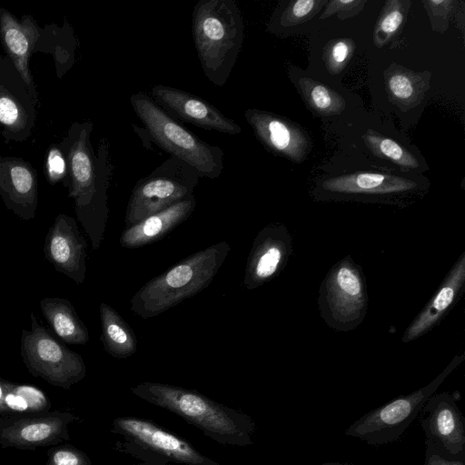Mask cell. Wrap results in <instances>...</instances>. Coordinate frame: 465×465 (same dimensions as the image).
I'll return each instance as SVG.
<instances>
[{
  "mask_svg": "<svg viewBox=\"0 0 465 465\" xmlns=\"http://www.w3.org/2000/svg\"><path fill=\"white\" fill-rule=\"evenodd\" d=\"M93 124H75L70 132L66 153L69 197L74 200L75 213L92 249L98 250L108 219L107 190L113 174L109 143L100 141L95 155L90 143Z\"/></svg>",
  "mask_w": 465,
  "mask_h": 465,
  "instance_id": "cell-1",
  "label": "cell"
},
{
  "mask_svg": "<svg viewBox=\"0 0 465 465\" xmlns=\"http://www.w3.org/2000/svg\"><path fill=\"white\" fill-rule=\"evenodd\" d=\"M131 391L138 398L183 418L219 444L234 447L253 444L256 427L251 416L218 403L195 390L143 381L132 387Z\"/></svg>",
  "mask_w": 465,
  "mask_h": 465,
  "instance_id": "cell-2",
  "label": "cell"
},
{
  "mask_svg": "<svg viewBox=\"0 0 465 465\" xmlns=\"http://www.w3.org/2000/svg\"><path fill=\"white\" fill-rule=\"evenodd\" d=\"M230 250L223 241L184 258L143 285L132 297L130 310L149 319L194 296L213 282Z\"/></svg>",
  "mask_w": 465,
  "mask_h": 465,
  "instance_id": "cell-3",
  "label": "cell"
},
{
  "mask_svg": "<svg viewBox=\"0 0 465 465\" xmlns=\"http://www.w3.org/2000/svg\"><path fill=\"white\" fill-rule=\"evenodd\" d=\"M193 37L206 78L222 87L241 52L244 26L233 0H200L193 11Z\"/></svg>",
  "mask_w": 465,
  "mask_h": 465,
  "instance_id": "cell-4",
  "label": "cell"
},
{
  "mask_svg": "<svg viewBox=\"0 0 465 465\" xmlns=\"http://www.w3.org/2000/svg\"><path fill=\"white\" fill-rule=\"evenodd\" d=\"M130 102L151 140L160 148L193 167L200 177L218 178L223 169V152L205 143L176 122L144 92L134 94Z\"/></svg>",
  "mask_w": 465,
  "mask_h": 465,
  "instance_id": "cell-5",
  "label": "cell"
},
{
  "mask_svg": "<svg viewBox=\"0 0 465 465\" xmlns=\"http://www.w3.org/2000/svg\"><path fill=\"white\" fill-rule=\"evenodd\" d=\"M111 431L119 437L114 448L134 459V465H221L150 420L118 417L112 421Z\"/></svg>",
  "mask_w": 465,
  "mask_h": 465,
  "instance_id": "cell-6",
  "label": "cell"
},
{
  "mask_svg": "<svg viewBox=\"0 0 465 465\" xmlns=\"http://www.w3.org/2000/svg\"><path fill=\"white\" fill-rule=\"evenodd\" d=\"M463 360L464 355H456L429 384L364 414L345 430V435L360 439L371 445H382L397 440L422 411L429 398Z\"/></svg>",
  "mask_w": 465,
  "mask_h": 465,
  "instance_id": "cell-7",
  "label": "cell"
},
{
  "mask_svg": "<svg viewBox=\"0 0 465 465\" xmlns=\"http://www.w3.org/2000/svg\"><path fill=\"white\" fill-rule=\"evenodd\" d=\"M199 179L193 167L170 156L134 185L126 207L125 228L193 195Z\"/></svg>",
  "mask_w": 465,
  "mask_h": 465,
  "instance_id": "cell-8",
  "label": "cell"
},
{
  "mask_svg": "<svg viewBox=\"0 0 465 465\" xmlns=\"http://www.w3.org/2000/svg\"><path fill=\"white\" fill-rule=\"evenodd\" d=\"M319 293L320 313L330 327L348 331L362 322L368 303L365 279L351 257L331 268Z\"/></svg>",
  "mask_w": 465,
  "mask_h": 465,
  "instance_id": "cell-9",
  "label": "cell"
},
{
  "mask_svg": "<svg viewBox=\"0 0 465 465\" xmlns=\"http://www.w3.org/2000/svg\"><path fill=\"white\" fill-rule=\"evenodd\" d=\"M31 329L23 330L22 360L34 376L49 384L67 390L86 375L82 356L60 343L31 313Z\"/></svg>",
  "mask_w": 465,
  "mask_h": 465,
  "instance_id": "cell-10",
  "label": "cell"
},
{
  "mask_svg": "<svg viewBox=\"0 0 465 465\" xmlns=\"http://www.w3.org/2000/svg\"><path fill=\"white\" fill-rule=\"evenodd\" d=\"M80 420L71 411L0 416V446L23 450L57 446L70 439L69 425Z\"/></svg>",
  "mask_w": 465,
  "mask_h": 465,
  "instance_id": "cell-11",
  "label": "cell"
},
{
  "mask_svg": "<svg viewBox=\"0 0 465 465\" xmlns=\"http://www.w3.org/2000/svg\"><path fill=\"white\" fill-rule=\"evenodd\" d=\"M292 251V236L285 225L273 223L263 227L253 240L242 286L253 290L274 279L286 265Z\"/></svg>",
  "mask_w": 465,
  "mask_h": 465,
  "instance_id": "cell-12",
  "label": "cell"
},
{
  "mask_svg": "<svg viewBox=\"0 0 465 465\" xmlns=\"http://www.w3.org/2000/svg\"><path fill=\"white\" fill-rule=\"evenodd\" d=\"M86 250L87 242L76 221L66 214H58L45 236V259L57 272L82 284L86 273Z\"/></svg>",
  "mask_w": 465,
  "mask_h": 465,
  "instance_id": "cell-13",
  "label": "cell"
},
{
  "mask_svg": "<svg viewBox=\"0 0 465 465\" xmlns=\"http://www.w3.org/2000/svg\"><path fill=\"white\" fill-rule=\"evenodd\" d=\"M153 101L167 113L209 131L237 134L241 127L203 98L188 92L162 84L152 90Z\"/></svg>",
  "mask_w": 465,
  "mask_h": 465,
  "instance_id": "cell-14",
  "label": "cell"
},
{
  "mask_svg": "<svg viewBox=\"0 0 465 465\" xmlns=\"http://www.w3.org/2000/svg\"><path fill=\"white\" fill-rule=\"evenodd\" d=\"M418 188L414 181L383 173H360L330 178L321 186L328 199H359L369 197L376 200H391L402 196Z\"/></svg>",
  "mask_w": 465,
  "mask_h": 465,
  "instance_id": "cell-15",
  "label": "cell"
},
{
  "mask_svg": "<svg viewBox=\"0 0 465 465\" xmlns=\"http://www.w3.org/2000/svg\"><path fill=\"white\" fill-rule=\"evenodd\" d=\"M425 417L420 424L429 443L451 455L463 451L464 419L452 396L444 391L433 393L422 409Z\"/></svg>",
  "mask_w": 465,
  "mask_h": 465,
  "instance_id": "cell-16",
  "label": "cell"
},
{
  "mask_svg": "<svg viewBox=\"0 0 465 465\" xmlns=\"http://www.w3.org/2000/svg\"><path fill=\"white\" fill-rule=\"evenodd\" d=\"M0 196L6 208L24 221L35 218L37 175L23 159L0 156Z\"/></svg>",
  "mask_w": 465,
  "mask_h": 465,
  "instance_id": "cell-17",
  "label": "cell"
},
{
  "mask_svg": "<svg viewBox=\"0 0 465 465\" xmlns=\"http://www.w3.org/2000/svg\"><path fill=\"white\" fill-rule=\"evenodd\" d=\"M244 115L257 139L270 151L295 161L304 156L307 140L292 124L259 109H247Z\"/></svg>",
  "mask_w": 465,
  "mask_h": 465,
  "instance_id": "cell-18",
  "label": "cell"
},
{
  "mask_svg": "<svg viewBox=\"0 0 465 465\" xmlns=\"http://www.w3.org/2000/svg\"><path fill=\"white\" fill-rule=\"evenodd\" d=\"M465 283V252L452 266L426 306L406 329L402 341L409 342L427 333L458 300Z\"/></svg>",
  "mask_w": 465,
  "mask_h": 465,
  "instance_id": "cell-19",
  "label": "cell"
},
{
  "mask_svg": "<svg viewBox=\"0 0 465 465\" xmlns=\"http://www.w3.org/2000/svg\"><path fill=\"white\" fill-rule=\"evenodd\" d=\"M38 37V27L30 15L18 21L11 13L0 8L1 42L22 80L34 94L29 59Z\"/></svg>",
  "mask_w": 465,
  "mask_h": 465,
  "instance_id": "cell-20",
  "label": "cell"
},
{
  "mask_svg": "<svg viewBox=\"0 0 465 465\" xmlns=\"http://www.w3.org/2000/svg\"><path fill=\"white\" fill-rule=\"evenodd\" d=\"M196 206L194 195L170 207L151 214L137 223L125 228L120 236L124 248H139L163 238L176 226L186 221Z\"/></svg>",
  "mask_w": 465,
  "mask_h": 465,
  "instance_id": "cell-21",
  "label": "cell"
},
{
  "mask_svg": "<svg viewBox=\"0 0 465 465\" xmlns=\"http://www.w3.org/2000/svg\"><path fill=\"white\" fill-rule=\"evenodd\" d=\"M40 309L50 328L63 341L73 345L87 343L88 330L68 300L46 297L41 300Z\"/></svg>",
  "mask_w": 465,
  "mask_h": 465,
  "instance_id": "cell-22",
  "label": "cell"
},
{
  "mask_svg": "<svg viewBox=\"0 0 465 465\" xmlns=\"http://www.w3.org/2000/svg\"><path fill=\"white\" fill-rule=\"evenodd\" d=\"M102 333L100 340L105 351L118 359H126L137 351V339L130 325L109 304L99 308Z\"/></svg>",
  "mask_w": 465,
  "mask_h": 465,
  "instance_id": "cell-23",
  "label": "cell"
},
{
  "mask_svg": "<svg viewBox=\"0 0 465 465\" xmlns=\"http://www.w3.org/2000/svg\"><path fill=\"white\" fill-rule=\"evenodd\" d=\"M5 415H27L50 411L51 402L37 387L9 383L5 397Z\"/></svg>",
  "mask_w": 465,
  "mask_h": 465,
  "instance_id": "cell-24",
  "label": "cell"
},
{
  "mask_svg": "<svg viewBox=\"0 0 465 465\" xmlns=\"http://www.w3.org/2000/svg\"><path fill=\"white\" fill-rule=\"evenodd\" d=\"M326 1L298 0L290 2L285 7H278L272 15L267 30L281 33L282 29L303 23L317 14Z\"/></svg>",
  "mask_w": 465,
  "mask_h": 465,
  "instance_id": "cell-25",
  "label": "cell"
},
{
  "mask_svg": "<svg viewBox=\"0 0 465 465\" xmlns=\"http://www.w3.org/2000/svg\"><path fill=\"white\" fill-rule=\"evenodd\" d=\"M406 2L389 1L377 21L374 31V43L381 47L386 44L401 27L407 7Z\"/></svg>",
  "mask_w": 465,
  "mask_h": 465,
  "instance_id": "cell-26",
  "label": "cell"
},
{
  "mask_svg": "<svg viewBox=\"0 0 465 465\" xmlns=\"http://www.w3.org/2000/svg\"><path fill=\"white\" fill-rule=\"evenodd\" d=\"M364 140L373 152L391 159L401 167L416 168L419 166L417 160L391 139L366 134Z\"/></svg>",
  "mask_w": 465,
  "mask_h": 465,
  "instance_id": "cell-27",
  "label": "cell"
},
{
  "mask_svg": "<svg viewBox=\"0 0 465 465\" xmlns=\"http://www.w3.org/2000/svg\"><path fill=\"white\" fill-rule=\"evenodd\" d=\"M303 83L301 82L302 88L305 91L308 100L312 103L313 108L330 113L335 114L340 112L341 109L342 99L334 95L329 88L326 86L317 84L314 82L304 79Z\"/></svg>",
  "mask_w": 465,
  "mask_h": 465,
  "instance_id": "cell-28",
  "label": "cell"
},
{
  "mask_svg": "<svg viewBox=\"0 0 465 465\" xmlns=\"http://www.w3.org/2000/svg\"><path fill=\"white\" fill-rule=\"evenodd\" d=\"M0 124L9 131H20L26 124L21 105L3 88H0Z\"/></svg>",
  "mask_w": 465,
  "mask_h": 465,
  "instance_id": "cell-29",
  "label": "cell"
},
{
  "mask_svg": "<svg viewBox=\"0 0 465 465\" xmlns=\"http://www.w3.org/2000/svg\"><path fill=\"white\" fill-rule=\"evenodd\" d=\"M46 454L45 465H92L88 455L71 444L52 447Z\"/></svg>",
  "mask_w": 465,
  "mask_h": 465,
  "instance_id": "cell-30",
  "label": "cell"
},
{
  "mask_svg": "<svg viewBox=\"0 0 465 465\" xmlns=\"http://www.w3.org/2000/svg\"><path fill=\"white\" fill-rule=\"evenodd\" d=\"M388 86L393 97L401 102L414 101L416 84L407 73H394L389 77Z\"/></svg>",
  "mask_w": 465,
  "mask_h": 465,
  "instance_id": "cell-31",
  "label": "cell"
},
{
  "mask_svg": "<svg viewBox=\"0 0 465 465\" xmlns=\"http://www.w3.org/2000/svg\"><path fill=\"white\" fill-rule=\"evenodd\" d=\"M434 31L440 33L448 29L449 17L454 1H423Z\"/></svg>",
  "mask_w": 465,
  "mask_h": 465,
  "instance_id": "cell-32",
  "label": "cell"
},
{
  "mask_svg": "<svg viewBox=\"0 0 465 465\" xmlns=\"http://www.w3.org/2000/svg\"><path fill=\"white\" fill-rule=\"evenodd\" d=\"M45 172L51 184L60 182L67 174L66 160L57 146H52L48 151Z\"/></svg>",
  "mask_w": 465,
  "mask_h": 465,
  "instance_id": "cell-33",
  "label": "cell"
},
{
  "mask_svg": "<svg viewBox=\"0 0 465 465\" xmlns=\"http://www.w3.org/2000/svg\"><path fill=\"white\" fill-rule=\"evenodd\" d=\"M365 3V0H334L327 2V6L322 15L321 19H324L332 15H337V16L342 20L354 16L363 9Z\"/></svg>",
  "mask_w": 465,
  "mask_h": 465,
  "instance_id": "cell-34",
  "label": "cell"
},
{
  "mask_svg": "<svg viewBox=\"0 0 465 465\" xmlns=\"http://www.w3.org/2000/svg\"><path fill=\"white\" fill-rule=\"evenodd\" d=\"M350 52L351 48L347 42H336L331 47L328 64L333 67H337L336 72L340 71L342 68L341 65H343L347 61Z\"/></svg>",
  "mask_w": 465,
  "mask_h": 465,
  "instance_id": "cell-35",
  "label": "cell"
},
{
  "mask_svg": "<svg viewBox=\"0 0 465 465\" xmlns=\"http://www.w3.org/2000/svg\"><path fill=\"white\" fill-rule=\"evenodd\" d=\"M425 465H464V463L459 460H449L438 453H432L427 456Z\"/></svg>",
  "mask_w": 465,
  "mask_h": 465,
  "instance_id": "cell-36",
  "label": "cell"
},
{
  "mask_svg": "<svg viewBox=\"0 0 465 465\" xmlns=\"http://www.w3.org/2000/svg\"><path fill=\"white\" fill-rule=\"evenodd\" d=\"M10 381L0 378V414L5 415V397L7 392Z\"/></svg>",
  "mask_w": 465,
  "mask_h": 465,
  "instance_id": "cell-37",
  "label": "cell"
},
{
  "mask_svg": "<svg viewBox=\"0 0 465 465\" xmlns=\"http://www.w3.org/2000/svg\"><path fill=\"white\" fill-rule=\"evenodd\" d=\"M322 465H353V464H351V463H340V462H329V463H324Z\"/></svg>",
  "mask_w": 465,
  "mask_h": 465,
  "instance_id": "cell-38",
  "label": "cell"
}]
</instances>
